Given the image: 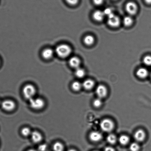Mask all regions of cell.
I'll use <instances>...</instances> for the list:
<instances>
[{"mask_svg": "<svg viewBox=\"0 0 151 151\" xmlns=\"http://www.w3.org/2000/svg\"><path fill=\"white\" fill-rule=\"evenodd\" d=\"M23 96L26 99L31 100L35 98L37 93L36 87L33 85L28 84L24 87L22 90Z\"/></svg>", "mask_w": 151, "mask_h": 151, "instance_id": "1", "label": "cell"}, {"mask_svg": "<svg viewBox=\"0 0 151 151\" xmlns=\"http://www.w3.org/2000/svg\"><path fill=\"white\" fill-rule=\"evenodd\" d=\"M71 47L68 45L61 44L59 45L56 49V52L58 56L62 58L68 57L71 53Z\"/></svg>", "mask_w": 151, "mask_h": 151, "instance_id": "2", "label": "cell"}, {"mask_svg": "<svg viewBox=\"0 0 151 151\" xmlns=\"http://www.w3.org/2000/svg\"><path fill=\"white\" fill-rule=\"evenodd\" d=\"M29 101L30 106L33 109L41 110L45 107V101L42 98L35 97Z\"/></svg>", "mask_w": 151, "mask_h": 151, "instance_id": "3", "label": "cell"}, {"mask_svg": "<svg viewBox=\"0 0 151 151\" xmlns=\"http://www.w3.org/2000/svg\"><path fill=\"white\" fill-rule=\"evenodd\" d=\"M100 128L104 132H111L114 128L113 122L108 119L103 120L100 123Z\"/></svg>", "mask_w": 151, "mask_h": 151, "instance_id": "4", "label": "cell"}, {"mask_svg": "<svg viewBox=\"0 0 151 151\" xmlns=\"http://www.w3.org/2000/svg\"><path fill=\"white\" fill-rule=\"evenodd\" d=\"M1 106L4 110L8 112L13 111L16 108V103L11 99L5 100L3 101Z\"/></svg>", "mask_w": 151, "mask_h": 151, "instance_id": "5", "label": "cell"}, {"mask_svg": "<svg viewBox=\"0 0 151 151\" xmlns=\"http://www.w3.org/2000/svg\"><path fill=\"white\" fill-rule=\"evenodd\" d=\"M108 17V24L109 26L112 27H117L120 24V20L119 18L113 13L109 16Z\"/></svg>", "mask_w": 151, "mask_h": 151, "instance_id": "6", "label": "cell"}, {"mask_svg": "<svg viewBox=\"0 0 151 151\" xmlns=\"http://www.w3.org/2000/svg\"><path fill=\"white\" fill-rule=\"evenodd\" d=\"M127 12L131 15H134L138 11V6L136 4L133 2H129L126 6Z\"/></svg>", "mask_w": 151, "mask_h": 151, "instance_id": "7", "label": "cell"}, {"mask_svg": "<svg viewBox=\"0 0 151 151\" xmlns=\"http://www.w3.org/2000/svg\"><path fill=\"white\" fill-rule=\"evenodd\" d=\"M96 92L99 98L100 99L104 98L107 95V88L105 86L100 85L97 87L96 90Z\"/></svg>", "mask_w": 151, "mask_h": 151, "instance_id": "8", "label": "cell"}, {"mask_svg": "<svg viewBox=\"0 0 151 151\" xmlns=\"http://www.w3.org/2000/svg\"><path fill=\"white\" fill-rule=\"evenodd\" d=\"M33 142L35 143H40L43 140V137L40 132L37 131L32 132L30 136Z\"/></svg>", "mask_w": 151, "mask_h": 151, "instance_id": "9", "label": "cell"}, {"mask_svg": "<svg viewBox=\"0 0 151 151\" xmlns=\"http://www.w3.org/2000/svg\"><path fill=\"white\" fill-rule=\"evenodd\" d=\"M134 137L135 139L138 142H142L146 138V133L143 130L139 129L135 133Z\"/></svg>", "mask_w": 151, "mask_h": 151, "instance_id": "10", "label": "cell"}, {"mask_svg": "<svg viewBox=\"0 0 151 151\" xmlns=\"http://www.w3.org/2000/svg\"><path fill=\"white\" fill-rule=\"evenodd\" d=\"M89 138L90 139L92 142H98L102 139V135L99 132L94 131L90 133Z\"/></svg>", "mask_w": 151, "mask_h": 151, "instance_id": "11", "label": "cell"}, {"mask_svg": "<svg viewBox=\"0 0 151 151\" xmlns=\"http://www.w3.org/2000/svg\"><path fill=\"white\" fill-rule=\"evenodd\" d=\"M69 63L72 67L77 69L80 67L81 61L78 58L73 57L70 59Z\"/></svg>", "mask_w": 151, "mask_h": 151, "instance_id": "12", "label": "cell"}, {"mask_svg": "<svg viewBox=\"0 0 151 151\" xmlns=\"http://www.w3.org/2000/svg\"><path fill=\"white\" fill-rule=\"evenodd\" d=\"M105 16L104 12L98 10L94 13L93 14V17L95 20L98 22H101L104 19Z\"/></svg>", "mask_w": 151, "mask_h": 151, "instance_id": "13", "label": "cell"}, {"mask_svg": "<svg viewBox=\"0 0 151 151\" xmlns=\"http://www.w3.org/2000/svg\"><path fill=\"white\" fill-rule=\"evenodd\" d=\"M54 54V52L52 49L47 48L43 50L42 53V55L45 59H50L53 57Z\"/></svg>", "mask_w": 151, "mask_h": 151, "instance_id": "14", "label": "cell"}, {"mask_svg": "<svg viewBox=\"0 0 151 151\" xmlns=\"http://www.w3.org/2000/svg\"><path fill=\"white\" fill-rule=\"evenodd\" d=\"M149 74V72L146 69L144 68L138 69L137 71L136 72V75L138 77L140 78H145L147 77Z\"/></svg>", "mask_w": 151, "mask_h": 151, "instance_id": "15", "label": "cell"}, {"mask_svg": "<svg viewBox=\"0 0 151 151\" xmlns=\"http://www.w3.org/2000/svg\"><path fill=\"white\" fill-rule=\"evenodd\" d=\"M95 83L93 80L88 79L83 82L82 86L86 90L92 89L94 86Z\"/></svg>", "mask_w": 151, "mask_h": 151, "instance_id": "16", "label": "cell"}, {"mask_svg": "<svg viewBox=\"0 0 151 151\" xmlns=\"http://www.w3.org/2000/svg\"><path fill=\"white\" fill-rule=\"evenodd\" d=\"M64 148L63 144L60 142H55L53 145V149L54 151H63Z\"/></svg>", "mask_w": 151, "mask_h": 151, "instance_id": "17", "label": "cell"}, {"mask_svg": "<svg viewBox=\"0 0 151 151\" xmlns=\"http://www.w3.org/2000/svg\"><path fill=\"white\" fill-rule=\"evenodd\" d=\"M84 41L85 44L88 45V46H91L94 43V37L91 35H88L84 38Z\"/></svg>", "mask_w": 151, "mask_h": 151, "instance_id": "18", "label": "cell"}, {"mask_svg": "<svg viewBox=\"0 0 151 151\" xmlns=\"http://www.w3.org/2000/svg\"><path fill=\"white\" fill-rule=\"evenodd\" d=\"M119 140L121 144L126 145L129 143L130 139L129 137L126 135H123L120 137Z\"/></svg>", "mask_w": 151, "mask_h": 151, "instance_id": "19", "label": "cell"}, {"mask_svg": "<svg viewBox=\"0 0 151 151\" xmlns=\"http://www.w3.org/2000/svg\"><path fill=\"white\" fill-rule=\"evenodd\" d=\"M32 132L30 128L26 127L23 128L21 131V134L24 137L30 136Z\"/></svg>", "mask_w": 151, "mask_h": 151, "instance_id": "20", "label": "cell"}, {"mask_svg": "<svg viewBox=\"0 0 151 151\" xmlns=\"http://www.w3.org/2000/svg\"><path fill=\"white\" fill-rule=\"evenodd\" d=\"M82 87V84L77 81L74 82L71 85L72 89L75 91L77 92L80 91Z\"/></svg>", "mask_w": 151, "mask_h": 151, "instance_id": "21", "label": "cell"}, {"mask_svg": "<svg viewBox=\"0 0 151 151\" xmlns=\"http://www.w3.org/2000/svg\"><path fill=\"white\" fill-rule=\"evenodd\" d=\"M85 74V71L84 69L79 67L76 69L75 71V75L78 78H82L84 77Z\"/></svg>", "mask_w": 151, "mask_h": 151, "instance_id": "22", "label": "cell"}, {"mask_svg": "<svg viewBox=\"0 0 151 151\" xmlns=\"http://www.w3.org/2000/svg\"><path fill=\"white\" fill-rule=\"evenodd\" d=\"M107 142L113 145L116 142L117 138L114 134H111L109 135L107 138Z\"/></svg>", "mask_w": 151, "mask_h": 151, "instance_id": "23", "label": "cell"}, {"mask_svg": "<svg viewBox=\"0 0 151 151\" xmlns=\"http://www.w3.org/2000/svg\"><path fill=\"white\" fill-rule=\"evenodd\" d=\"M124 25L125 26L128 27L131 26L133 23V20L131 16H128L125 17L123 19Z\"/></svg>", "mask_w": 151, "mask_h": 151, "instance_id": "24", "label": "cell"}, {"mask_svg": "<svg viewBox=\"0 0 151 151\" xmlns=\"http://www.w3.org/2000/svg\"><path fill=\"white\" fill-rule=\"evenodd\" d=\"M129 148L131 151H138L140 149V146L136 143H133L131 145Z\"/></svg>", "mask_w": 151, "mask_h": 151, "instance_id": "25", "label": "cell"}, {"mask_svg": "<svg viewBox=\"0 0 151 151\" xmlns=\"http://www.w3.org/2000/svg\"><path fill=\"white\" fill-rule=\"evenodd\" d=\"M144 63L146 66H151V56H147L144 58Z\"/></svg>", "mask_w": 151, "mask_h": 151, "instance_id": "26", "label": "cell"}, {"mask_svg": "<svg viewBox=\"0 0 151 151\" xmlns=\"http://www.w3.org/2000/svg\"><path fill=\"white\" fill-rule=\"evenodd\" d=\"M93 105L96 108H99L101 107L102 105V101L101 99L99 98L95 100L93 102Z\"/></svg>", "mask_w": 151, "mask_h": 151, "instance_id": "27", "label": "cell"}, {"mask_svg": "<svg viewBox=\"0 0 151 151\" xmlns=\"http://www.w3.org/2000/svg\"><path fill=\"white\" fill-rule=\"evenodd\" d=\"M47 145L45 144L40 145L38 147V150L39 151H46L47 149Z\"/></svg>", "mask_w": 151, "mask_h": 151, "instance_id": "28", "label": "cell"}, {"mask_svg": "<svg viewBox=\"0 0 151 151\" xmlns=\"http://www.w3.org/2000/svg\"><path fill=\"white\" fill-rule=\"evenodd\" d=\"M66 1L69 5L73 6L77 5L78 2V0H66Z\"/></svg>", "mask_w": 151, "mask_h": 151, "instance_id": "29", "label": "cell"}, {"mask_svg": "<svg viewBox=\"0 0 151 151\" xmlns=\"http://www.w3.org/2000/svg\"><path fill=\"white\" fill-rule=\"evenodd\" d=\"M104 13L105 15H107L108 16L113 13L112 10L110 8H107V9H105L104 11Z\"/></svg>", "mask_w": 151, "mask_h": 151, "instance_id": "30", "label": "cell"}, {"mask_svg": "<svg viewBox=\"0 0 151 151\" xmlns=\"http://www.w3.org/2000/svg\"><path fill=\"white\" fill-rule=\"evenodd\" d=\"M104 1V0H93L94 4L98 6L101 5L103 3Z\"/></svg>", "mask_w": 151, "mask_h": 151, "instance_id": "31", "label": "cell"}, {"mask_svg": "<svg viewBox=\"0 0 151 151\" xmlns=\"http://www.w3.org/2000/svg\"><path fill=\"white\" fill-rule=\"evenodd\" d=\"M104 151H115L114 148L111 147H107L104 149Z\"/></svg>", "mask_w": 151, "mask_h": 151, "instance_id": "32", "label": "cell"}, {"mask_svg": "<svg viewBox=\"0 0 151 151\" xmlns=\"http://www.w3.org/2000/svg\"><path fill=\"white\" fill-rule=\"evenodd\" d=\"M145 2H146V3L149 4H151V0H145Z\"/></svg>", "mask_w": 151, "mask_h": 151, "instance_id": "33", "label": "cell"}, {"mask_svg": "<svg viewBox=\"0 0 151 151\" xmlns=\"http://www.w3.org/2000/svg\"><path fill=\"white\" fill-rule=\"evenodd\" d=\"M68 151H77L74 149H70V150H69Z\"/></svg>", "mask_w": 151, "mask_h": 151, "instance_id": "34", "label": "cell"}, {"mask_svg": "<svg viewBox=\"0 0 151 151\" xmlns=\"http://www.w3.org/2000/svg\"><path fill=\"white\" fill-rule=\"evenodd\" d=\"M28 151H37L35 150H34V149H30V150H28Z\"/></svg>", "mask_w": 151, "mask_h": 151, "instance_id": "35", "label": "cell"}, {"mask_svg": "<svg viewBox=\"0 0 151 151\" xmlns=\"http://www.w3.org/2000/svg\"><path fill=\"white\" fill-rule=\"evenodd\" d=\"M98 151V150H95V151Z\"/></svg>", "mask_w": 151, "mask_h": 151, "instance_id": "36", "label": "cell"}, {"mask_svg": "<svg viewBox=\"0 0 151 151\" xmlns=\"http://www.w3.org/2000/svg\"><path fill=\"white\" fill-rule=\"evenodd\" d=\"M150 77H151V74H150Z\"/></svg>", "mask_w": 151, "mask_h": 151, "instance_id": "37", "label": "cell"}]
</instances>
